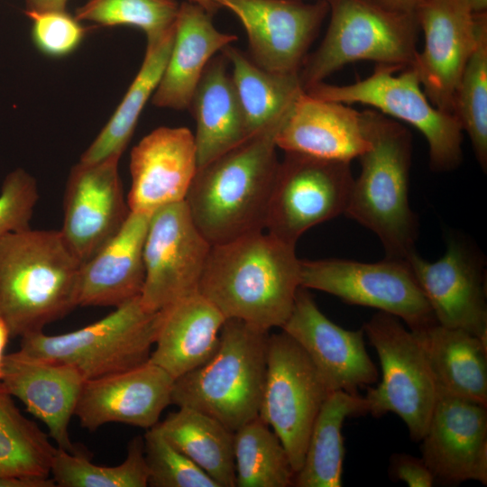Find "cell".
<instances>
[{
	"instance_id": "cell-1",
	"label": "cell",
	"mask_w": 487,
	"mask_h": 487,
	"mask_svg": "<svg viewBox=\"0 0 487 487\" xmlns=\"http://www.w3.org/2000/svg\"><path fill=\"white\" fill-rule=\"evenodd\" d=\"M299 287L296 245L260 231L211 245L198 293L225 319L270 330L286 322Z\"/></svg>"
},
{
	"instance_id": "cell-2",
	"label": "cell",
	"mask_w": 487,
	"mask_h": 487,
	"mask_svg": "<svg viewBox=\"0 0 487 487\" xmlns=\"http://www.w3.org/2000/svg\"><path fill=\"white\" fill-rule=\"evenodd\" d=\"M286 118L198 168L185 202L211 245L265 229L280 163L276 135Z\"/></svg>"
},
{
	"instance_id": "cell-3",
	"label": "cell",
	"mask_w": 487,
	"mask_h": 487,
	"mask_svg": "<svg viewBox=\"0 0 487 487\" xmlns=\"http://www.w3.org/2000/svg\"><path fill=\"white\" fill-rule=\"evenodd\" d=\"M80 266L60 230L29 227L0 240V318L11 337L43 331L78 306Z\"/></svg>"
},
{
	"instance_id": "cell-4",
	"label": "cell",
	"mask_w": 487,
	"mask_h": 487,
	"mask_svg": "<svg viewBox=\"0 0 487 487\" xmlns=\"http://www.w3.org/2000/svg\"><path fill=\"white\" fill-rule=\"evenodd\" d=\"M362 113L371 145L358 158L361 169L345 215L377 235L386 258L408 261L418 234L409 201L412 135L377 110Z\"/></svg>"
},
{
	"instance_id": "cell-5",
	"label": "cell",
	"mask_w": 487,
	"mask_h": 487,
	"mask_svg": "<svg viewBox=\"0 0 487 487\" xmlns=\"http://www.w3.org/2000/svg\"><path fill=\"white\" fill-rule=\"evenodd\" d=\"M269 330L226 319L219 346L198 368L174 380L171 404L203 412L235 432L259 416Z\"/></svg>"
},
{
	"instance_id": "cell-6",
	"label": "cell",
	"mask_w": 487,
	"mask_h": 487,
	"mask_svg": "<svg viewBox=\"0 0 487 487\" xmlns=\"http://www.w3.org/2000/svg\"><path fill=\"white\" fill-rule=\"evenodd\" d=\"M330 20L318 48L299 72L304 91L344 66L360 60L399 69L412 67L418 54L416 14L389 8L378 0H331Z\"/></svg>"
},
{
	"instance_id": "cell-7",
	"label": "cell",
	"mask_w": 487,
	"mask_h": 487,
	"mask_svg": "<svg viewBox=\"0 0 487 487\" xmlns=\"http://www.w3.org/2000/svg\"><path fill=\"white\" fill-rule=\"evenodd\" d=\"M161 313L147 310L137 297L103 318L61 335L43 331L21 337L20 349L66 363L85 381L126 371L149 361Z\"/></svg>"
},
{
	"instance_id": "cell-8",
	"label": "cell",
	"mask_w": 487,
	"mask_h": 487,
	"mask_svg": "<svg viewBox=\"0 0 487 487\" xmlns=\"http://www.w3.org/2000/svg\"><path fill=\"white\" fill-rule=\"evenodd\" d=\"M312 96L341 102L360 103L375 108L419 131L429 149L431 170L451 171L463 161V130L454 115L434 106L423 91L412 68L376 65L367 78L347 85L315 84L305 90Z\"/></svg>"
},
{
	"instance_id": "cell-9",
	"label": "cell",
	"mask_w": 487,
	"mask_h": 487,
	"mask_svg": "<svg viewBox=\"0 0 487 487\" xmlns=\"http://www.w3.org/2000/svg\"><path fill=\"white\" fill-rule=\"evenodd\" d=\"M381 368V381L364 396L368 413L379 418L391 412L408 427L412 441L426 433L437 398L433 375L416 335L401 321L378 311L363 325Z\"/></svg>"
},
{
	"instance_id": "cell-10",
	"label": "cell",
	"mask_w": 487,
	"mask_h": 487,
	"mask_svg": "<svg viewBox=\"0 0 487 487\" xmlns=\"http://www.w3.org/2000/svg\"><path fill=\"white\" fill-rule=\"evenodd\" d=\"M300 287L391 314L411 331L437 323L408 261L300 260Z\"/></svg>"
},
{
	"instance_id": "cell-11",
	"label": "cell",
	"mask_w": 487,
	"mask_h": 487,
	"mask_svg": "<svg viewBox=\"0 0 487 487\" xmlns=\"http://www.w3.org/2000/svg\"><path fill=\"white\" fill-rule=\"evenodd\" d=\"M330 392L313 362L292 337L284 331L269 335L259 417L281 441L295 473L303 464L314 421Z\"/></svg>"
},
{
	"instance_id": "cell-12",
	"label": "cell",
	"mask_w": 487,
	"mask_h": 487,
	"mask_svg": "<svg viewBox=\"0 0 487 487\" xmlns=\"http://www.w3.org/2000/svg\"><path fill=\"white\" fill-rule=\"evenodd\" d=\"M354 179L350 162L285 152L269 201L267 233L296 245L311 227L345 215Z\"/></svg>"
},
{
	"instance_id": "cell-13",
	"label": "cell",
	"mask_w": 487,
	"mask_h": 487,
	"mask_svg": "<svg viewBox=\"0 0 487 487\" xmlns=\"http://www.w3.org/2000/svg\"><path fill=\"white\" fill-rule=\"evenodd\" d=\"M211 244L193 221L184 201L150 216L143 245L145 278L140 300L158 312L198 292Z\"/></svg>"
},
{
	"instance_id": "cell-14",
	"label": "cell",
	"mask_w": 487,
	"mask_h": 487,
	"mask_svg": "<svg viewBox=\"0 0 487 487\" xmlns=\"http://www.w3.org/2000/svg\"><path fill=\"white\" fill-rule=\"evenodd\" d=\"M415 14L424 46L412 68L430 103L452 114L455 88L487 32V13L473 14L463 0H422Z\"/></svg>"
},
{
	"instance_id": "cell-15",
	"label": "cell",
	"mask_w": 487,
	"mask_h": 487,
	"mask_svg": "<svg viewBox=\"0 0 487 487\" xmlns=\"http://www.w3.org/2000/svg\"><path fill=\"white\" fill-rule=\"evenodd\" d=\"M233 12L245 29L249 57L261 68L299 73L329 14L326 1L214 0Z\"/></svg>"
},
{
	"instance_id": "cell-16",
	"label": "cell",
	"mask_w": 487,
	"mask_h": 487,
	"mask_svg": "<svg viewBox=\"0 0 487 487\" xmlns=\"http://www.w3.org/2000/svg\"><path fill=\"white\" fill-rule=\"evenodd\" d=\"M119 160L112 156L96 162L79 161L69 170L60 232L81 264L118 233L131 212Z\"/></svg>"
},
{
	"instance_id": "cell-17",
	"label": "cell",
	"mask_w": 487,
	"mask_h": 487,
	"mask_svg": "<svg viewBox=\"0 0 487 487\" xmlns=\"http://www.w3.org/2000/svg\"><path fill=\"white\" fill-rule=\"evenodd\" d=\"M408 262L437 324L465 330L487 342L483 262L469 244L451 237L438 260L426 261L415 252Z\"/></svg>"
},
{
	"instance_id": "cell-18",
	"label": "cell",
	"mask_w": 487,
	"mask_h": 487,
	"mask_svg": "<svg viewBox=\"0 0 487 487\" xmlns=\"http://www.w3.org/2000/svg\"><path fill=\"white\" fill-rule=\"evenodd\" d=\"M306 352L331 391L358 394L379 381L368 354L363 329H345L324 315L308 289L299 287L281 326Z\"/></svg>"
},
{
	"instance_id": "cell-19",
	"label": "cell",
	"mask_w": 487,
	"mask_h": 487,
	"mask_svg": "<svg viewBox=\"0 0 487 487\" xmlns=\"http://www.w3.org/2000/svg\"><path fill=\"white\" fill-rule=\"evenodd\" d=\"M421 458L435 482L487 484V406L439 395L425 435Z\"/></svg>"
},
{
	"instance_id": "cell-20",
	"label": "cell",
	"mask_w": 487,
	"mask_h": 487,
	"mask_svg": "<svg viewBox=\"0 0 487 487\" xmlns=\"http://www.w3.org/2000/svg\"><path fill=\"white\" fill-rule=\"evenodd\" d=\"M174 379L148 361L137 367L85 381L75 409L82 427L95 431L107 423L149 429L171 404Z\"/></svg>"
},
{
	"instance_id": "cell-21",
	"label": "cell",
	"mask_w": 487,
	"mask_h": 487,
	"mask_svg": "<svg viewBox=\"0 0 487 487\" xmlns=\"http://www.w3.org/2000/svg\"><path fill=\"white\" fill-rule=\"evenodd\" d=\"M197 170V149L189 129H154L131 152L132 182L126 197L130 211L151 216L184 201Z\"/></svg>"
},
{
	"instance_id": "cell-22",
	"label": "cell",
	"mask_w": 487,
	"mask_h": 487,
	"mask_svg": "<svg viewBox=\"0 0 487 487\" xmlns=\"http://www.w3.org/2000/svg\"><path fill=\"white\" fill-rule=\"evenodd\" d=\"M84 381L71 366L21 349L5 355L0 378L4 389L46 425L57 446L69 453L82 450L69 428Z\"/></svg>"
},
{
	"instance_id": "cell-23",
	"label": "cell",
	"mask_w": 487,
	"mask_h": 487,
	"mask_svg": "<svg viewBox=\"0 0 487 487\" xmlns=\"http://www.w3.org/2000/svg\"><path fill=\"white\" fill-rule=\"evenodd\" d=\"M285 152L351 162L370 148L363 113L303 91L276 135Z\"/></svg>"
},
{
	"instance_id": "cell-24",
	"label": "cell",
	"mask_w": 487,
	"mask_h": 487,
	"mask_svg": "<svg viewBox=\"0 0 487 487\" xmlns=\"http://www.w3.org/2000/svg\"><path fill=\"white\" fill-rule=\"evenodd\" d=\"M149 219V215L130 212L118 233L81 264L78 306L116 308L140 297Z\"/></svg>"
},
{
	"instance_id": "cell-25",
	"label": "cell",
	"mask_w": 487,
	"mask_h": 487,
	"mask_svg": "<svg viewBox=\"0 0 487 487\" xmlns=\"http://www.w3.org/2000/svg\"><path fill=\"white\" fill-rule=\"evenodd\" d=\"M213 15L202 6L183 2L175 23V33L164 71L152 103L157 107L188 109L191 97L209 60L237 40L218 31Z\"/></svg>"
},
{
	"instance_id": "cell-26",
	"label": "cell",
	"mask_w": 487,
	"mask_h": 487,
	"mask_svg": "<svg viewBox=\"0 0 487 487\" xmlns=\"http://www.w3.org/2000/svg\"><path fill=\"white\" fill-rule=\"evenodd\" d=\"M160 313L155 348L151 353L150 362L176 380L213 357L226 319L208 299L196 292Z\"/></svg>"
},
{
	"instance_id": "cell-27",
	"label": "cell",
	"mask_w": 487,
	"mask_h": 487,
	"mask_svg": "<svg viewBox=\"0 0 487 487\" xmlns=\"http://www.w3.org/2000/svg\"><path fill=\"white\" fill-rule=\"evenodd\" d=\"M220 51L207 63L191 97L188 110L196 121L194 134L198 168L249 137L242 107Z\"/></svg>"
},
{
	"instance_id": "cell-28",
	"label": "cell",
	"mask_w": 487,
	"mask_h": 487,
	"mask_svg": "<svg viewBox=\"0 0 487 487\" xmlns=\"http://www.w3.org/2000/svg\"><path fill=\"white\" fill-rule=\"evenodd\" d=\"M412 332L427 356L437 396L487 406V342L465 330L437 323Z\"/></svg>"
},
{
	"instance_id": "cell-29",
	"label": "cell",
	"mask_w": 487,
	"mask_h": 487,
	"mask_svg": "<svg viewBox=\"0 0 487 487\" xmlns=\"http://www.w3.org/2000/svg\"><path fill=\"white\" fill-rule=\"evenodd\" d=\"M367 413L364 396L344 391L330 392L314 421L293 486L341 487L345 457L343 424L348 418Z\"/></svg>"
},
{
	"instance_id": "cell-30",
	"label": "cell",
	"mask_w": 487,
	"mask_h": 487,
	"mask_svg": "<svg viewBox=\"0 0 487 487\" xmlns=\"http://www.w3.org/2000/svg\"><path fill=\"white\" fill-rule=\"evenodd\" d=\"M221 52L231 65L233 83L249 136L287 117L304 91L299 73H279L258 66L231 44Z\"/></svg>"
},
{
	"instance_id": "cell-31",
	"label": "cell",
	"mask_w": 487,
	"mask_h": 487,
	"mask_svg": "<svg viewBox=\"0 0 487 487\" xmlns=\"http://www.w3.org/2000/svg\"><path fill=\"white\" fill-rule=\"evenodd\" d=\"M156 427L219 487H235L234 432L220 421L196 409L179 407Z\"/></svg>"
},
{
	"instance_id": "cell-32",
	"label": "cell",
	"mask_w": 487,
	"mask_h": 487,
	"mask_svg": "<svg viewBox=\"0 0 487 487\" xmlns=\"http://www.w3.org/2000/svg\"><path fill=\"white\" fill-rule=\"evenodd\" d=\"M175 27L163 36L147 40L142 66L115 113L80 156L83 162L121 157L139 117L152 96L164 71L173 43Z\"/></svg>"
},
{
	"instance_id": "cell-33",
	"label": "cell",
	"mask_w": 487,
	"mask_h": 487,
	"mask_svg": "<svg viewBox=\"0 0 487 487\" xmlns=\"http://www.w3.org/2000/svg\"><path fill=\"white\" fill-rule=\"evenodd\" d=\"M235 486H293L295 471L281 441L258 416L234 432Z\"/></svg>"
},
{
	"instance_id": "cell-34",
	"label": "cell",
	"mask_w": 487,
	"mask_h": 487,
	"mask_svg": "<svg viewBox=\"0 0 487 487\" xmlns=\"http://www.w3.org/2000/svg\"><path fill=\"white\" fill-rule=\"evenodd\" d=\"M56 447L26 418L0 383V476H51Z\"/></svg>"
},
{
	"instance_id": "cell-35",
	"label": "cell",
	"mask_w": 487,
	"mask_h": 487,
	"mask_svg": "<svg viewBox=\"0 0 487 487\" xmlns=\"http://www.w3.org/2000/svg\"><path fill=\"white\" fill-rule=\"evenodd\" d=\"M51 475L60 487H146L149 471L143 437L129 442L125 459L115 466L95 464L83 450L69 453L57 446Z\"/></svg>"
},
{
	"instance_id": "cell-36",
	"label": "cell",
	"mask_w": 487,
	"mask_h": 487,
	"mask_svg": "<svg viewBox=\"0 0 487 487\" xmlns=\"http://www.w3.org/2000/svg\"><path fill=\"white\" fill-rule=\"evenodd\" d=\"M452 115L470 138L475 158L487 168V32L467 61L455 88Z\"/></svg>"
},
{
	"instance_id": "cell-37",
	"label": "cell",
	"mask_w": 487,
	"mask_h": 487,
	"mask_svg": "<svg viewBox=\"0 0 487 487\" xmlns=\"http://www.w3.org/2000/svg\"><path fill=\"white\" fill-rule=\"evenodd\" d=\"M179 5L176 0H87L74 16L106 27H136L152 40L175 27Z\"/></svg>"
},
{
	"instance_id": "cell-38",
	"label": "cell",
	"mask_w": 487,
	"mask_h": 487,
	"mask_svg": "<svg viewBox=\"0 0 487 487\" xmlns=\"http://www.w3.org/2000/svg\"><path fill=\"white\" fill-rule=\"evenodd\" d=\"M144 455L152 487H219L200 467L175 448L156 425L147 429Z\"/></svg>"
},
{
	"instance_id": "cell-39",
	"label": "cell",
	"mask_w": 487,
	"mask_h": 487,
	"mask_svg": "<svg viewBox=\"0 0 487 487\" xmlns=\"http://www.w3.org/2000/svg\"><path fill=\"white\" fill-rule=\"evenodd\" d=\"M32 21V39L42 54L62 58L75 51L86 29L74 15L64 11L24 12Z\"/></svg>"
},
{
	"instance_id": "cell-40",
	"label": "cell",
	"mask_w": 487,
	"mask_h": 487,
	"mask_svg": "<svg viewBox=\"0 0 487 487\" xmlns=\"http://www.w3.org/2000/svg\"><path fill=\"white\" fill-rule=\"evenodd\" d=\"M38 199L36 180L25 170L17 168L5 177L0 189V240L30 227Z\"/></svg>"
},
{
	"instance_id": "cell-41",
	"label": "cell",
	"mask_w": 487,
	"mask_h": 487,
	"mask_svg": "<svg viewBox=\"0 0 487 487\" xmlns=\"http://www.w3.org/2000/svg\"><path fill=\"white\" fill-rule=\"evenodd\" d=\"M391 477L402 481L409 487H431L435 479L422 458L408 454H395L391 458Z\"/></svg>"
},
{
	"instance_id": "cell-42",
	"label": "cell",
	"mask_w": 487,
	"mask_h": 487,
	"mask_svg": "<svg viewBox=\"0 0 487 487\" xmlns=\"http://www.w3.org/2000/svg\"><path fill=\"white\" fill-rule=\"evenodd\" d=\"M54 480L50 477L8 474L0 476V487H55Z\"/></svg>"
},
{
	"instance_id": "cell-43",
	"label": "cell",
	"mask_w": 487,
	"mask_h": 487,
	"mask_svg": "<svg viewBox=\"0 0 487 487\" xmlns=\"http://www.w3.org/2000/svg\"><path fill=\"white\" fill-rule=\"evenodd\" d=\"M69 0H23L24 12L64 11Z\"/></svg>"
},
{
	"instance_id": "cell-44",
	"label": "cell",
	"mask_w": 487,
	"mask_h": 487,
	"mask_svg": "<svg viewBox=\"0 0 487 487\" xmlns=\"http://www.w3.org/2000/svg\"><path fill=\"white\" fill-rule=\"evenodd\" d=\"M383 5L408 13H414L422 0H378Z\"/></svg>"
},
{
	"instance_id": "cell-45",
	"label": "cell",
	"mask_w": 487,
	"mask_h": 487,
	"mask_svg": "<svg viewBox=\"0 0 487 487\" xmlns=\"http://www.w3.org/2000/svg\"><path fill=\"white\" fill-rule=\"evenodd\" d=\"M10 337V332L6 324L0 318V378L2 376L3 361L5 355V349Z\"/></svg>"
},
{
	"instance_id": "cell-46",
	"label": "cell",
	"mask_w": 487,
	"mask_h": 487,
	"mask_svg": "<svg viewBox=\"0 0 487 487\" xmlns=\"http://www.w3.org/2000/svg\"><path fill=\"white\" fill-rule=\"evenodd\" d=\"M188 2L202 6L207 13L213 16L221 9L220 5L214 0H188Z\"/></svg>"
},
{
	"instance_id": "cell-47",
	"label": "cell",
	"mask_w": 487,
	"mask_h": 487,
	"mask_svg": "<svg viewBox=\"0 0 487 487\" xmlns=\"http://www.w3.org/2000/svg\"><path fill=\"white\" fill-rule=\"evenodd\" d=\"M473 14H483L487 13V0H463Z\"/></svg>"
},
{
	"instance_id": "cell-48",
	"label": "cell",
	"mask_w": 487,
	"mask_h": 487,
	"mask_svg": "<svg viewBox=\"0 0 487 487\" xmlns=\"http://www.w3.org/2000/svg\"><path fill=\"white\" fill-rule=\"evenodd\" d=\"M301 1H304V0H301ZM317 1H326V2L328 3V2L331 1V0H317Z\"/></svg>"
}]
</instances>
